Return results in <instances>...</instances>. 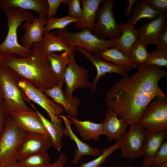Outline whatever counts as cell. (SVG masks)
Here are the masks:
<instances>
[{"label": "cell", "mask_w": 167, "mask_h": 167, "mask_svg": "<svg viewBox=\"0 0 167 167\" xmlns=\"http://www.w3.org/2000/svg\"><path fill=\"white\" fill-rule=\"evenodd\" d=\"M166 71L153 65L138 66L131 77L119 79L107 92L105 102L109 109L129 125L139 122L146 107L158 96L166 95L158 86Z\"/></svg>", "instance_id": "6da1fadb"}, {"label": "cell", "mask_w": 167, "mask_h": 167, "mask_svg": "<svg viewBox=\"0 0 167 167\" xmlns=\"http://www.w3.org/2000/svg\"><path fill=\"white\" fill-rule=\"evenodd\" d=\"M32 52L25 58L13 54L1 55L0 65L8 67L36 88L48 89L58 84L46 55L41 51L39 43L33 44Z\"/></svg>", "instance_id": "7a4b0ae2"}, {"label": "cell", "mask_w": 167, "mask_h": 167, "mask_svg": "<svg viewBox=\"0 0 167 167\" xmlns=\"http://www.w3.org/2000/svg\"><path fill=\"white\" fill-rule=\"evenodd\" d=\"M3 10L7 20L8 31L5 40L0 44V54H13L20 58L30 56L32 53V49L25 48L19 43L17 31L22 22H32L36 16L30 11L18 8H8Z\"/></svg>", "instance_id": "3957f363"}, {"label": "cell", "mask_w": 167, "mask_h": 167, "mask_svg": "<svg viewBox=\"0 0 167 167\" xmlns=\"http://www.w3.org/2000/svg\"><path fill=\"white\" fill-rule=\"evenodd\" d=\"M21 79L11 68L0 65V87L5 109L8 115L16 112L32 110L25 101L33 105L27 97L18 84Z\"/></svg>", "instance_id": "277c9868"}, {"label": "cell", "mask_w": 167, "mask_h": 167, "mask_svg": "<svg viewBox=\"0 0 167 167\" xmlns=\"http://www.w3.org/2000/svg\"><path fill=\"white\" fill-rule=\"evenodd\" d=\"M88 30L71 32L66 29L56 30L54 34L62 38L68 45L79 47L93 54L107 49L115 47L113 40L101 39Z\"/></svg>", "instance_id": "5b68a950"}, {"label": "cell", "mask_w": 167, "mask_h": 167, "mask_svg": "<svg viewBox=\"0 0 167 167\" xmlns=\"http://www.w3.org/2000/svg\"><path fill=\"white\" fill-rule=\"evenodd\" d=\"M26 132L18 127L8 115L5 127L0 135V163L4 167L16 163V154Z\"/></svg>", "instance_id": "8992f818"}, {"label": "cell", "mask_w": 167, "mask_h": 167, "mask_svg": "<svg viewBox=\"0 0 167 167\" xmlns=\"http://www.w3.org/2000/svg\"><path fill=\"white\" fill-rule=\"evenodd\" d=\"M139 122L148 132L167 131V96L155 98L146 108Z\"/></svg>", "instance_id": "52a82bcc"}, {"label": "cell", "mask_w": 167, "mask_h": 167, "mask_svg": "<svg viewBox=\"0 0 167 167\" xmlns=\"http://www.w3.org/2000/svg\"><path fill=\"white\" fill-rule=\"evenodd\" d=\"M116 1L103 0L102 6L99 7L97 13V20L93 28L92 33L103 39L109 38L113 40L121 35L122 29L114 18L113 9Z\"/></svg>", "instance_id": "ba28073f"}, {"label": "cell", "mask_w": 167, "mask_h": 167, "mask_svg": "<svg viewBox=\"0 0 167 167\" xmlns=\"http://www.w3.org/2000/svg\"><path fill=\"white\" fill-rule=\"evenodd\" d=\"M18 84L30 101L36 104L46 112L51 121L62 124V120L59 116L65 112L62 107L49 99L42 89L36 88L24 79H21Z\"/></svg>", "instance_id": "9c48e42d"}, {"label": "cell", "mask_w": 167, "mask_h": 167, "mask_svg": "<svg viewBox=\"0 0 167 167\" xmlns=\"http://www.w3.org/2000/svg\"><path fill=\"white\" fill-rule=\"evenodd\" d=\"M130 125L129 131L121 140V155L123 158L135 160L143 155L146 131L139 122Z\"/></svg>", "instance_id": "30bf717a"}, {"label": "cell", "mask_w": 167, "mask_h": 167, "mask_svg": "<svg viewBox=\"0 0 167 167\" xmlns=\"http://www.w3.org/2000/svg\"><path fill=\"white\" fill-rule=\"evenodd\" d=\"M88 74L87 70L77 63L75 59V55L71 56L64 76L66 87L63 91L67 98L73 100L75 97L73 96V92L77 88H91L92 83L88 79Z\"/></svg>", "instance_id": "8fae6325"}, {"label": "cell", "mask_w": 167, "mask_h": 167, "mask_svg": "<svg viewBox=\"0 0 167 167\" xmlns=\"http://www.w3.org/2000/svg\"><path fill=\"white\" fill-rule=\"evenodd\" d=\"M75 50L83 54L96 69L97 74L90 88L92 92L96 91L97 85L100 79L107 73L118 74L125 78L130 77L129 73L132 69L130 67L118 66L102 60L79 47L75 48Z\"/></svg>", "instance_id": "7c38bea8"}, {"label": "cell", "mask_w": 167, "mask_h": 167, "mask_svg": "<svg viewBox=\"0 0 167 167\" xmlns=\"http://www.w3.org/2000/svg\"><path fill=\"white\" fill-rule=\"evenodd\" d=\"M53 143L49 135L27 132L19 147L15 155L17 161L30 154L41 152H47Z\"/></svg>", "instance_id": "4fadbf2b"}, {"label": "cell", "mask_w": 167, "mask_h": 167, "mask_svg": "<svg viewBox=\"0 0 167 167\" xmlns=\"http://www.w3.org/2000/svg\"><path fill=\"white\" fill-rule=\"evenodd\" d=\"M167 26L166 13H161L136 28L138 39L147 46L153 44L157 46L160 36Z\"/></svg>", "instance_id": "5bb4252c"}, {"label": "cell", "mask_w": 167, "mask_h": 167, "mask_svg": "<svg viewBox=\"0 0 167 167\" xmlns=\"http://www.w3.org/2000/svg\"><path fill=\"white\" fill-rule=\"evenodd\" d=\"M10 115L15 123L25 131L49 135L40 117L35 111H21L15 112Z\"/></svg>", "instance_id": "9a60e30c"}, {"label": "cell", "mask_w": 167, "mask_h": 167, "mask_svg": "<svg viewBox=\"0 0 167 167\" xmlns=\"http://www.w3.org/2000/svg\"><path fill=\"white\" fill-rule=\"evenodd\" d=\"M103 123V134L109 141L121 140L126 133L129 124L124 119L118 117L113 111L108 109Z\"/></svg>", "instance_id": "2e32d148"}, {"label": "cell", "mask_w": 167, "mask_h": 167, "mask_svg": "<svg viewBox=\"0 0 167 167\" xmlns=\"http://www.w3.org/2000/svg\"><path fill=\"white\" fill-rule=\"evenodd\" d=\"M60 118L63 121L65 125L64 129V134L73 140L76 146L75 154L72 161V164L74 165L78 164L82 157L84 156H98L101 153L99 148H92L83 142L75 135L73 132L71 126V122L65 116L62 114L59 115Z\"/></svg>", "instance_id": "e0dca14e"}, {"label": "cell", "mask_w": 167, "mask_h": 167, "mask_svg": "<svg viewBox=\"0 0 167 167\" xmlns=\"http://www.w3.org/2000/svg\"><path fill=\"white\" fill-rule=\"evenodd\" d=\"M46 17H37L32 22H24L22 27L25 33L21 39V45L32 49L33 44L40 43L43 36Z\"/></svg>", "instance_id": "ac0fdd59"}, {"label": "cell", "mask_w": 167, "mask_h": 167, "mask_svg": "<svg viewBox=\"0 0 167 167\" xmlns=\"http://www.w3.org/2000/svg\"><path fill=\"white\" fill-rule=\"evenodd\" d=\"M167 132V131L159 132L146 131L143 149L144 158L142 167L152 166L156 153L165 140Z\"/></svg>", "instance_id": "d6986e66"}, {"label": "cell", "mask_w": 167, "mask_h": 167, "mask_svg": "<svg viewBox=\"0 0 167 167\" xmlns=\"http://www.w3.org/2000/svg\"><path fill=\"white\" fill-rule=\"evenodd\" d=\"M62 86L58 84L49 89L42 90L48 97L62 107L68 116L75 118L78 115V108L81 104L80 101L75 96L72 100L67 98L64 94Z\"/></svg>", "instance_id": "ffe728a7"}, {"label": "cell", "mask_w": 167, "mask_h": 167, "mask_svg": "<svg viewBox=\"0 0 167 167\" xmlns=\"http://www.w3.org/2000/svg\"><path fill=\"white\" fill-rule=\"evenodd\" d=\"M102 0H81L82 14L75 27L81 30H88L92 31L95 23L97 13Z\"/></svg>", "instance_id": "44dd1931"}, {"label": "cell", "mask_w": 167, "mask_h": 167, "mask_svg": "<svg viewBox=\"0 0 167 167\" xmlns=\"http://www.w3.org/2000/svg\"><path fill=\"white\" fill-rule=\"evenodd\" d=\"M15 7L36 12L39 17H45L47 15V0H1L0 9Z\"/></svg>", "instance_id": "7402d4cb"}, {"label": "cell", "mask_w": 167, "mask_h": 167, "mask_svg": "<svg viewBox=\"0 0 167 167\" xmlns=\"http://www.w3.org/2000/svg\"><path fill=\"white\" fill-rule=\"evenodd\" d=\"M41 50L45 55L55 52L68 51L75 55V47L69 46L60 37L51 32H44L42 39L39 43Z\"/></svg>", "instance_id": "603a6c76"}, {"label": "cell", "mask_w": 167, "mask_h": 167, "mask_svg": "<svg viewBox=\"0 0 167 167\" xmlns=\"http://www.w3.org/2000/svg\"><path fill=\"white\" fill-rule=\"evenodd\" d=\"M71 123L74 124L83 139L89 141L92 139L98 141L103 134V123H96L89 120L80 121L75 118L68 116Z\"/></svg>", "instance_id": "cb8c5ba5"}, {"label": "cell", "mask_w": 167, "mask_h": 167, "mask_svg": "<svg viewBox=\"0 0 167 167\" xmlns=\"http://www.w3.org/2000/svg\"><path fill=\"white\" fill-rule=\"evenodd\" d=\"M71 56L68 51H64L60 55L52 53L46 56L58 84L63 86L64 84L65 72Z\"/></svg>", "instance_id": "d4e9b609"}, {"label": "cell", "mask_w": 167, "mask_h": 167, "mask_svg": "<svg viewBox=\"0 0 167 167\" xmlns=\"http://www.w3.org/2000/svg\"><path fill=\"white\" fill-rule=\"evenodd\" d=\"M122 32L120 36L113 40L115 47L129 57L131 49L135 41L138 39V32L135 25L121 22Z\"/></svg>", "instance_id": "484cf974"}, {"label": "cell", "mask_w": 167, "mask_h": 167, "mask_svg": "<svg viewBox=\"0 0 167 167\" xmlns=\"http://www.w3.org/2000/svg\"><path fill=\"white\" fill-rule=\"evenodd\" d=\"M98 58L119 66L136 69L138 66L130 57L115 47L110 48L93 54Z\"/></svg>", "instance_id": "4316f807"}, {"label": "cell", "mask_w": 167, "mask_h": 167, "mask_svg": "<svg viewBox=\"0 0 167 167\" xmlns=\"http://www.w3.org/2000/svg\"><path fill=\"white\" fill-rule=\"evenodd\" d=\"M131 11L132 15L126 23L134 25L140 19L146 18L151 19L157 16L161 13L154 9L149 4L148 0L137 1Z\"/></svg>", "instance_id": "83f0119b"}, {"label": "cell", "mask_w": 167, "mask_h": 167, "mask_svg": "<svg viewBox=\"0 0 167 167\" xmlns=\"http://www.w3.org/2000/svg\"><path fill=\"white\" fill-rule=\"evenodd\" d=\"M36 112L52 140L53 146L58 152L62 149L64 128L62 124L54 123L49 120L41 113L33 105L31 106Z\"/></svg>", "instance_id": "f1b7e54d"}, {"label": "cell", "mask_w": 167, "mask_h": 167, "mask_svg": "<svg viewBox=\"0 0 167 167\" xmlns=\"http://www.w3.org/2000/svg\"><path fill=\"white\" fill-rule=\"evenodd\" d=\"M50 160L47 152L32 154L19 160L17 164L24 167H47Z\"/></svg>", "instance_id": "f546056e"}, {"label": "cell", "mask_w": 167, "mask_h": 167, "mask_svg": "<svg viewBox=\"0 0 167 167\" xmlns=\"http://www.w3.org/2000/svg\"><path fill=\"white\" fill-rule=\"evenodd\" d=\"M146 46V45L138 39L131 49L129 57L138 66L146 64L149 53L147 50Z\"/></svg>", "instance_id": "4dcf8cb0"}, {"label": "cell", "mask_w": 167, "mask_h": 167, "mask_svg": "<svg viewBox=\"0 0 167 167\" xmlns=\"http://www.w3.org/2000/svg\"><path fill=\"white\" fill-rule=\"evenodd\" d=\"M79 19V18L74 17L68 15L60 18L55 17L49 19H46L44 32H49L55 29L64 30L69 24L77 22Z\"/></svg>", "instance_id": "1f68e13d"}, {"label": "cell", "mask_w": 167, "mask_h": 167, "mask_svg": "<svg viewBox=\"0 0 167 167\" xmlns=\"http://www.w3.org/2000/svg\"><path fill=\"white\" fill-rule=\"evenodd\" d=\"M121 140L116 141L113 145L105 148H103L102 152L97 157L89 161L82 163L79 167H101L106 159L115 150L120 148Z\"/></svg>", "instance_id": "d6a6232c"}, {"label": "cell", "mask_w": 167, "mask_h": 167, "mask_svg": "<svg viewBox=\"0 0 167 167\" xmlns=\"http://www.w3.org/2000/svg\"><path fill=\"white\" fill-rule=\"evenodd\" d=\"M146 65L167 67V52L157 48L149 53Z\"/></svg>", "instance_id": "836d02e7"}, {"label": "cell", "mask_w": 167, "mask_h": 167, "mask_svg": "<svg viewBox=\"0 0 167 167\" xmlns=\"http://www.w3.org/2000/svg\"><path fill=\"white\" fill-rule=\"evenodd\" d=\"M48 10L46 19H49L55 18L57 10L60 5L62 3L67 5L69 0H47Z\"/></svg>", "instance_id": "e575fe53"}, {"label": "cell", "mask_w": 167, "mask_h": 167, "mask_svg": "<svg viewBox=\"0 0 167 167\" xmlns=\"http://www.w3.org/2000/svg\"><path fill=\"white\" fill-rule=\"evenodd\" d=\"M80 0H69L68 5V15L80 18L82 14V7Z\"/></svg>", "instance_id": "d590c367"}, {"label": "cell", "mask_w": 167, "mask_h": 167, "mask_svg": "<svg viewBox=\"0 0 167 167\" xmlns=\"http://www.w3.org/2000/svg\"><path fill=\"white\" fill-rule=\"evenodd\" d=\"M167 162V141L165 140L156 153L154 157L152 166L157 165L161 163Z\"/></svg>", "instance_id": "8d00e7d4"}, {"label": "cell", "mask_w": 167, "mask_h": 167, "mask_svg": "<svg viewBox=\"0 0 167 167\" xmlns=\"http://www.w3.org/2000/svg\"><path fill=\"white\" fill-rule=\"evenodd\" d=\"M150 5L155 10L161 13L166 12L167 0H148Z\"/></svg>", "instance_id": "74e56055"}, {"label": "cell", "mask_w": 167, "mask_h": 167, "mask_svg": "<svg viewBox=\"0 0 167 167\" xmlns=\"http://www.w3.org/2000/svg\"><path fill=\"white\" fill-rule=\"evenodd\" d=\"M8 116L5 110L3 101H0V135L5 128Z\"/></svg>", "instance_id": "f35d334b"}, {"label": "cell", "mask_w": 167, "mask_h": 167, "mask_svg": "<svg viewBox=\"0 0 167 167\" xmlns=\"http://www.w3.org/2000/svg\"><path fill=\"white\" fill-rule=\"evenodd\" d=\"M157 48L167 52V26L164 28L160 36Z\"/></svg>", "instance_id": "ab89813d"}, {"label": "cell", "mask_w": 167, "mask_h": 167, "mask_svg": "<svg viewBox=\"0 0 167 167\" xmlns=\"http://www.w3.org/2000/svg\"><path fill=\"white\" fill-rule=\"evenodd\" d=\"M66 161L65 155L62 153L60 154L55 162L52 164H50L47 167H64Z\"/></svg>", "instance_id": "60d3db41"}, {"label": "cell", "mask_w": 167, "mask_h": 167, "mask_svg": "<svg viewBox=\"0 0 167 167\" xmlns=\"http://www.w3.org/2000/svg\"><path fill=\"white\" fill-rule=\"evenodd\" d=\"M128 3L124 8V14L126 17H128L131 14L134 4L136 2L135 0H128Z\"/></svg>", "instance_id": "b9f144b4"}, {"label": "cell", "mask_w": 167, "mask_h": 167, "mask_svg": "<svg viewBox=\"0 0 167 167\" xmlns=\"http://www.w3.org/2000/svg\"><path fill=\"white\" fill-rule=\"evenodd\" d=\"M157 165L158 167H167V162L161 163Z\"/></svg>", "instance_id": "7bdbcfd3"}, {"label": "cell", "mask_w": 167, "mask_h": 167, "mask_svg": "<svg viewBox=\"0 0 167 167\" xmlns=\"http://www.w3.org/2000/svg\"><path fill=\"white\" fill-rule=\"evenodd\" d=\"M8 167H24L20 166L17 164V163H16L15 164H13L12 165H11Z\"/></svg>", "instance_id": "ee69618b"}, {"label": "cell", "mask_w": 167, "mask_h": 167, "mask_svg": "<svg viewBox=\"0 0 167 167\" xmlns=\"http://www.w3.org/2000/svg\"><path fill=\"white\" fill-rule=\"evenodd\" d=\"M2 100H3L2 96L0 87V101H2Z\"/></svg>", "instance_id": "f6af8a7d"}, {"label": "cell", "mask_w": 167, "mask_h": 167, "mask_svg": "<svg viewBox=\"0 0 167 167\" xmlns=\"http://www.w3.org/2000/svg\"><path fill=\"white\" fill-rule=\"evenodd\" d=\"M152 167H158L157 165H154L152 166Z\"/></svg>", "instance_id": "bcb514c9"}, {"label": "cell", "mask_w": 167, "mask_h": 167, "mask_svg": "<svg viewBox=\"0 0 167 167\" xmlns=\"http://www.w3.org/2000/svg\"><path fill=\"white\" fill-rule=\"evenodd\" d=\"M0 167H4L3 165L0 163Z\"/></svg>", "instance_id": "7dc6e473"}, {"label": "cell", "mask_w": 167, "mask_h": 167, "mask_svg": "<svg viewBox=\"0 0 167 167\" xmlns=\"http://www.w3.org/2000/svg\"><path fill=\"white\" fill-rule=\"evenodd\" d=\"M1 55H2V54H0V57H1Z\"/></svg>", "instance_id": "c3c4849f"}, {"label": "cell", "mask_w": 167, "mask_h": 167, "mask_svg": "<svg viewBox=\"0 0 167 167\" xmlns=\"http://www.w3.org/2000/svg\"><path fill=\"white\" fill-rule=\"evenodd\" d=\"M1 0H0V1H1Z\"/></svg>", "instance_id": "681fc988"}, {"label": "cell", "mask_w": 167, "mask_h": 167, "mask_svg": "<svg viewBox=\"0 0 167 167\" xmlns=\"http://www.w3.org/2000/svg\"></svg>", "instance_id": "f907efd6"}]
</instances>
